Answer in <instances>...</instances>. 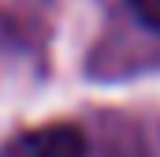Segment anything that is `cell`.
I'll use <instances>...</instances> for the list:
<instances>
[{"instance_id":"cell-1","label":"cell","mask_w":160,"mask_h":157,"mask_svg":"<svg viewBox=\"0 0 160 157\" xmlns=\"http://www.w3.org/2000/svg\"><path fill=\"white\" fill-rule=\"evenodd\" d=\"M19 157H86L89 142L82 135V127L75 123H52L19 138Z\"/></svg>"},{"instance_id":"cell-2","label":"cell","mask_w":160,"mask_h":157,"mask_svg":"<svg viewBox=\"0 0 160 157\" xmlns=\"http://www.w3.org/2000/svg\"><path fill=\"white\" fill-rule=\"evenodd\" d=\"M127 4H130V11L138 15L142 26H149V30L160 34V0H127Z\"/></svg>"}]
</instances>
